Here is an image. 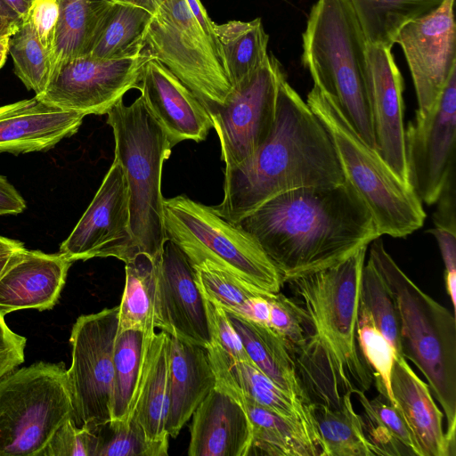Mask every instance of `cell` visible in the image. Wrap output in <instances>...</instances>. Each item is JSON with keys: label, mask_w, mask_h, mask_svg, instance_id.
I'll return each mask as SVG.
<instances>
[{"label": "cell", "mask_w": 456, "mask_h": 456, "mask_svg": "<svg viewBox=\"0 0 456 456\" xmlns=\"http://www.w3.org/2000/svg\"><path fill=\"white\" fill-rule=\"evenodd\" d=\"M94 436L87 427H77L73 418L53 434L39 456H93Z\"/></svg>", "instance_id": "cell-43"}, {"label": "cell", "mask_w": 456, "mask_h": 456, "mask_svg": "<svg viewBox=\"0 0 456 456\" xmlns=\"http://www.w3.org/2000/svg\"><path fill=\"white\" fill-rule=\"evenodd\" d=\"M152 14L129 4L113 3L108 10L87 55L122 59L139 55Z\"/></svg>", "instance_id": "cell-32"}, {"label": "cell", "mask_w": 456, "mask_h": 456, "mask_svg": "<svg viewBox=\"0 0 456 456\" xmlns=\"http://www.w3.org/2000/svg\"><path fill=\"white\" fill-rule=\"evenodd\" d=\"M169 396L166 431L175 438L208 394L216 378L208 349L170 337Z\"/></svg>", "instance_id": "cell-26"}, {"label": "cell", "mask_w": 456, "mask_h": 456, "mask_svg": "<svg viewBox=\"0 0 456 456\" xmlns=\"http://www.w3.org/2000/svg\"><path fill=\"white\" fill-rule=\"evenodd\" d=\"M391 49L366 43V89L375 150L391 170L409 184L404 149L403 79Z\"/></svg>", "instance_id": "cell-18"}, {"label": "cell", "mask_w": 456, "mask_h": 456, "mask_svg": "<svg viewBox=\"0 0 456 456\" xmlns=\"http://www.w3.org/2000/svg\"><path fill=\"white\" fill-rule=\"evenodd\" d=\"M73 414L62 362H39L8 372L0 379V456H39Z\"/></svg>", "instance_id": "cell-9"}, {"label": "cell", "mask_w": 456, "mask_h": 456, "mask_svg": "<svg viewBox=\"0 0 456 456\" xmlns=\"http://www.w3.org/2000/svg\"><path fill=\"white\" fill-rule=\"evenodd\" d=\"M205 299L212 333V342L216 343L233 359L250 362L227 312L217 304L206 297Z\"/></svg>", "instance_id": "cell-44"}, {"label": "cell", "mask_w": 456, "mask_h": 456, "mask_svg": "<svg viewBox=\"0 0 456 456\" xmlns=\"http://www.w3.org/2000/svg\"><path fill=\"white\" fill-rule=\"evenodd\" d=\"M193 17L210 41L222 51L218 37L216 34L214 23L200 0H185ZM223 53V52H222Z\"/></svg>", "instance_id": "cell-49"}, {"label": "cell", "mask_w": 456, "mask_h": 456, "mask_svg": "<svg viewBox=\"0 0 456 456\" xmlns=\"http://www.w3.org/2000/svg\"><path fill=\"white\" fill-rule=\"evenodd\" d=\"M143 51L159 61L205 104H222L233 87L225 61L185 0H158Z\"/></svg>", "instance_id": "cell-10"}, {"label": "cell", "mask_w": 456, "mask_h": 456, "mask_svg": "<svg viewBox=\"0 0 456 456\" xmlns=\"http://www.w3.org/2000/svg\"><path fill=\"white\" fill-rule=\"evenodd\" d=\"M107 117L114 135V159L121 164L128 184L133 237L140 253L159 259L167 240L162 168L172 147L141 96L130 105L119 101Z\"/></svg>", "instance_id": "cell-6"}, {"label": "cell", "mask_w": 456, "mask_h": 456, "mask_svg": "<svg viewBox=\"0 0 456 456\" xmlns=\"http://www.w3.org/2000/svg\"><path fill=\"white\" fill-rule=\"evenodd\" d=\"M455 140L456 69L432 110L416 111L404 128L408 182L421 202H437L453 176Z\"/></svg>", "instance_id": "cell-14"}, {"label": "cell", "mask_w": 456, "mask_h": 456, "mask_svg": "<svg viewBox=\"0 0 456 456\" xmlns=\"http://www.w3.org/2000/svg\"><path fill=\"white\" fill-rule=\"evenodd\" d=\"M159 259L138 253L125 263L126 282L118 305V333L156 328Z\"/></svg>", "instance_id": "cell-30"}, {"label": "cell", "mask_w": 456, "mask_h": 456, "mask_svg": "<svg viewBox=\"0 0 456 456\" xmlns=\"http://www.w3.org/2000/svg\"><path fill=\"white\" fill-rule=\"evenodd\" d=\"M190 456H248L251 427L241 403L216 384L192 414Z\"/></svg>", "instance_id": "cell-23"}, {"label": "cell", "mask_w": 456, "mask_h": 456, "mask_svg": "<svg viewBox=\"0 0 456 456\" xmlns=\"http://www.w3.org/2000/svg\"><path fill=\"white\" fill-rule=\"evenodd\" d=\"M366 40L349 0H316L302 34L301 62L375 150L366 89ZM376 151V150H375Z\"/></svg>", "instance_id": "cell-5"}, {"label": "cell", "mask_w": 456, "mask_h": 456, "mask_svg": "<svg viewBox=\"0 0 456 456\" xmlns=\"http://www.w3.org/2000/svg\"><path fill=\"white\" fill-rule=\"evenodd\" d=\"M224 390L241 403L248 418L251 444L248 456H320L297 426L243 394Z\"/></svg>", "instance_id": "cell-28"}, {"label": "cell", "mask_w": 456, "mask_h": 456, "mask_svg": "<svg viewBox=\"0 0 456 456\" xmlns=\"http://www.w3.org/2000/svg\"><path fill=\"white\" fill-rule=\"evenodd\" d=\"M227 314L249 361L275 385L312 405L300 382L292 346L269 326Z\"/></svg>", "instance_id": "cell-27"}, {"label": "cell", "mask_w": 456, "mask_h": 456, "mask_svg": "<svg viewBox=\"0 0 456 456\" xmlns=\"http://www.w3.org/2000/svg\"><path fill=\"white\" fill-rule=\"evenodd\" d=\"M21 17L4 0H0V37H10L20 28Z\"/></svg>", "instance_id": "cell-50"}, {"label": "cell", "mask_w": 456, "mask_h": 456, "mask_svg": "<svg viewBox=\"0 0 456 456\" xmlns=\"http://www.w3.org/2000/svg\"><path fill=\"white\" fill-rule=\"evenodd\" d=\"M72 263L60 252L46 254L25 248L16 252L0 275V314L52 308Z\"/></svg>", "instance_id": "cell-21"}, {"label": "cell", "mask_w": 456, "mask_h": 456, "mask_svg": "<svg viewBox=\"0 0 456 456\" xmlns=\"http://www.w3.org/2000/svg\"><path fill=\"white\" fill-rule=\"evenodd\" d=\"M232 87L248 79L266 59L269 36L261 18L214 23Z\"/></svg>", "instance_id": "cell-33"}, {"label": "cell", "mask_w": 456, "mask_h": 456, "mask_svg": "<svg viewBox=\"0 0 456 456\" xmlns=\"http://www.w3.org/2000/svg\"><path fill=\"white\" fill-rule=\"evenodd\" d=\"M354 395L362 410L360 417L364 435L376 456H422L406 423L383 395L373 399L361 391Z\"/></svg>", "instance_id": "cell-34"}, {"label": "cell", "mask_w": 456, "mask_h": 456, "mask_svg": "<svg viewBox=\"0 0 456 456\" xmlns=\"http://www.w3.org/2000/svg\"><path fill=\"white\" fill-rule=\"evenodd\" d=\"M369 259L388 286L400 318L401 354L422 373L446 419L445 435L456 448L455 314L419 288L385 248L370 242Z\"/></svg>", "instance_id": "cell-4"}, {"label": "cell", "mask_w": 456, "mask_h": 456, "mask_svg": "<svg viewBox=\"0 0 456 456\" xmlns=\"http://www.w3.org/2000/svg\"><path fill=\"white\" fill-rule=\"evenodd\" d=\"M86 116L37 96L0 107V152L45 151L77 133Z\"/></svg>", "instance_id": "cell-22"}, {"label": "cell", "mask_w": 456, "mask_h": 456, "mask_svg": "<svg viewBox=\"0 0 456 456\" xmlns=\"http://www.w3.org/2000/svg\"><path fill=\"white\" fill-rule=\"evenodd\" d=\"M352 395H346L338 409L313 406L322 441L321 456H376L364 435L360 414L354 411Z\"/></svg>", "instance_id": "cell-35"}, {"label": "cell", "mask_w": 456, "mask_h": 456, "mask_svg": "<svg viewBox=\"0 0 456 456\" xmlns=\"http://www.w3.org/2000/svg\"><path fill=\"white\" fill-rule=\"evenodd\" d=\"M437 241L444 265V275L456 274V236L455 230L435 227L428 231Z\"/></svg>", "instance_id": "cell-47"}, {"label": "cell", "mask_w": 456, "mask_h": 456, "mask_svg": "<svg viewBox=\"0 0 456 456\" xmlns=\"http://www.w3.org/2000/svg\"><path fill=\"white\" fill-rule=\"evenodd\" d=\"M268 294L270 293L259 294L251 299L246 319L262 325L269 326L270 305L266 298Z\"/></svg>", "instance_id": "cell-51"}, {"label": "cell", "mask_w": 456, "mask_h": 456, "mask_svg": "<svg viewBox=\"0 0 456 456\" xmlns=\"http://www.w3.org/2000/svg\"><path fill=\"white\" fill-rule=\"evenodd\" d=\"M306 103L330 134L345 179L367 205L380 235L404 238L422 227L421 200L358 135L335 102L314 85Z\"/></svg>", "instance_id": "cell-7"}, {"label": "cell", "mask_w": 456, "mask_h": 456, "mask_svg": "<svg viewBox=\"0 0 456 456\" xmlns=\"http://www.w3.org/2000/svg\"><path fill=\"white\" fill-rule=\"evenodd\" d=\"M167 239L174 241L193 267L225 272L264 293H278L281 278L256 240L212 206L185 195L163 198Z\"/></svg>", "instance_id": "cell-8"}, {"label": "cell", "mask_w": 456, "mask_h": 456, "mask_svg": "<svg viewBox=\"0 0 456 456\" xmlns=\"http://www.w3.org/2000/svg\"><path fill=\"white\" fill-rule=\"evenodd\" d=\"M266 298L270 305V328L287 341L292 349L299 346L305 336L301 306L281 292L270 293Z\"/></svg>", "instance_id": "cell-42"}, {"label": "cell", "mask_w": 456, "mask_h": 456, "mask_svg": "<svg viewBox=\"0 0 456 456\" xmlns=\"http://www.w3.org/2000/svg\"><path fill=\"white\" fill-rule=\"evenodd\" d=\"M367 44L393 47L407 23L436 10L443 0H349Z\"/></svg>", "instance_id": "cell-31"}, {"label": "cell", "mask_w": 456, "mask_h": 456, "mask_svg": "<svg viewBox=\"0 0 456 456\" xmlns=\"http://www.w3.org/2000/svg\"><path fill=\"white\" fill-rule=\"evenodd\" d=\"M118 330V305L79 316L69 342L72 361L67 377L77 427H94L111 419L113 354Z\"/></svg>", "instance_id": "cell-11"}, {"label": "cell", "mask_w": 456, "mask_h": 456, "mask_svg": "<svg viewBox=\"0 0 456 456\" xmlns=\"http://www.w3.org/2000/svg\"><path fill=\"white\" fill-rule=\"evenodd\" d=\"M59 252L72 262L111 256L124 263L140 253L130 228L128 184L118 161L114 159Z\"/></svg>", "instance_id": "cell-15"}, {"label": "cell", "mask_w": 456, "mask_h": 456, "mask_svg": "<svg viewBox=\"0 0 456 456\" xmlns=\"http://www.w3.org/2000/svg\"><path fill=\"white\" fill-rule=\"evenodd\" d=\"M58 1L53 69L64 61L89 53L103 19L114 3L110 0Z\"/></svg>", "instance_id": "cell-29"}, {"label": "cell", "mask_w": 456, "mask_h": 456, "mask_svg": "<svg viewBox=\"0 0 456 456\" xmlns=\"http://www.w3.org/2000/svg\"><path fill=\"white\" fill-rule=\"evenodd\" d=\"M194 269L198 286L204 297L227 313L247 318L251 299L259 294H266L221 270L208 265L196 266Z\"/></svg>", "instance_id": "cell-41"}, {"label": "cell", "mask_w": 456, "mask_h": 456, "mask_svg": "<svg viewBox=\"0 0 456 456\" xmlns=\"http://www.w3.org/2000/svg\"><path fill=\"white\" fill-rule=\"evenodd\" d=\"M26 203L17 190L0 175V216L21 213Z\"/></svg>", "instance_id": "cell-48"}, {"label": "cell", "mask_w": 456, "mask_h": 456, "mask_svg": "<svg viewBox=\"0 0 456 456\" xmlns=\"http://www.w3.org/2000/svg\"><path fill=\"white\" fill-rule=\"evenodd\" d=\"M345 180L330 134L284 75L268 138L248 159L225 167L224 197L212 208L238 224L278 194Z\"/></svg>", "instance_id": "cell-3"}, {"label": "cell", "mask_w": 456, "mask_h": 456, "mask_svg": "<svg viewBox=\"0 0 456 456\" xmlns=\"http://www.w3.org/2000/svg\"><path fill=\"white\" fill-rule=\"evenodd\" d=\"M23 248L20 241L0 236V275L13 255Z\"/></svg>", "instance_id": "cell-52"}, {"label": "cell", "mask_w": 456, "mask_h": 456, "mask_svg": "<svg viewBox=\"0 0 456 456\" xmlns=\"http://www.w3.org/2000/svg\"><path fill=\"white\" fill-rule=\"evenodd\" d=\"M114 3H124L142 7L153 14L158 9V0H110Z\"/></svg>", "instance_id": "cell-54"}, {"label": "cell", "mask_w": 456, "mask_h": 456, "mask_svg": "<svg viewBox=\"0 0 456 456\" xmlns=\"http://www.w3.org/2000/svg\"><path fill=\"white\" fill-rule=\"evenodd\" d=\"M284 75L279 61L268 54L248 79L233 87L224 103H204L226 167L248 159L268 138L275 120L279 84Z\"/></svg>", "instance_id": "cell-12"}, {"label": "cell", "mask_w": 456, "mask_h": 456, "mask_svg": "<svg viewBox=\"0 0 456 456\" xmlns=\"http://www.w3.org/2000/svg\"><path fill=\"white\" fill-rule=\"evenodd\" d=\"M144 51L122 59L78 56L61 62L52 71L45 91L36 95L61 109L85 116L103 115L131 89H140Z\"/></svg>", "instance_id": "cell-13"}, {"label": "cell", "mask_w": 456, "mask_h": 456, "mask_svg": "<svg viewBox=\"0 0 456 456\" xmlns=\"http://www.w3.org/2000/svg\"><path fill=\"white\" fill-rule=\"evenodd\" d=\"M23 20L27 17L35 0H4Z\"/></svg>", "instance_id": "cell-53"}, {"label": "cell", "mask_w": 456, "mask_h": 456, "mask_svg": "<svg viewBox=\"0 0 456 456\" xmlns=\"http://www.w3.org/2000/svg\"><path fill=\"white\" fill-rule=\"evenodd\" d=\"M216 385L243 394L297 426L321 456L322 441L313 405L275 385L251 362L233 359L216 343L207 348Z\"/></svg>", "instance_id": "cell-20"}, {"label": "cell", "mask_w": 456, "mask_h": 456, "mask_svg": "<svg viewBox=\"0 0 456 456\" xmlns=\"http://www.w3.org/2000/svg\"><path fill=\"white\" fill-rule=\"evenodd\" d=\"M9 37H0V69L4 64L7 53H9Z\"/></svg>", "instance_id": "cell-55"}, {"label": "cell", "mask_w": 456, "mask_h": 456, "mask_svg": "<svg viewBox=\"0 0 456 456\" xmlns=\"http://www.w3.org/2000/svg\"><path fill=\"white\" fill-rule=\"evenodd\" d=\"M144 332L127 330L118 333L113 354L114 387L110 419H126L143 366Z\"/></svg>", "instance_id": "cell-36"}, {"label": "cell", "mask_w": 456, "mask_h": 456, "mask_svg": "<svg viewBox=\"0 0 456 456\" xmlns=\"http://www.w3.org/2000/svg\"><path fill=\"white\" fill-rule=\"evenodd\" d=\"M359 303L369 311L377 329L401 356L396 303L385 280L369 258L362 272Z\"/></svg>", "instance_id": "cell-39"}, {"label": "cell", "mask_w": 456, "mask_h": 456, "mask_svg": "<svg viewBox=\"0 0 456 456\" xmlns=\"http://www.w3.org/2000/svg\"><path fill=\"white\" fill-rule=\"evenodd\" d=\"M238 224L256 240L283 284L335 265L381 236L346 180L278 194Z\"/></svg>", "instance_id": "cell-1"}, {"label": "cell", "mask_w": 456, "mask_h": 456, "mask_svg": "<svg viewBox=\"0 0 456 456\" xmlns=\"http://www.w3.org/2000/svg\"><path fill=\"white\" fill-rule=\"evenodd\" d=\"M89 428L94 436L93 456H166L168 453V447L151 441L134 419H110Z\"/></svg>", "instance_id": "cell-38"}, {"label": "cell", "mask_w": 456, "mask_h": 456, "mask_svg": "<svg viewBox=\"0 0 456 456\" xmlns=\"http://www.w3.org/2000/svg\"><path fill=\"white\" fill-rule=\"evenodd\" d=\"M454 0H443L430 13L404 25L397 33L413 81L417 112L436 106L451 74L456 69Z\"/></svg>", "instance_id": "cell-16"}, {"label": "cell", "mask_w": 456, "mask_h": 456, "mask_svg": "<svg viewBox=\"0 0 456 456\" xmlns=\"http://www.w3.org/2000/svg\"><path fill=\"white\" fill-rule=\"evenodd\" d=\"M144 330V357L142 376L126 419H135L147 437L168 447L166 419L169 396L170 335Z\"/></svg>", "instance_id": "cell-25"}, {"label": "cell", "mask_w": 456, "mask_h": 456, "mask_svg": "<svg viewBox=\"0 0 456 456\" xmlns=\"http://www.w3.org/2000/svg\"><path fill=\"white\" fill-rule=\"evenodd\" d=\"M391 390L397 410L422 456H452L444 428V413L436 405L428 385L412 370L403 356L394 362Z\"/></svg>", "instance_id": "cell-24"}, {"label": "cell", "mask_w": 456, "mask_h": 456, "mask_svg": "<svg viewBox=\"0 0 456 456\" xmlns=\"http://www.w3.org/2000/svg\"><path fill=\"white\" fill-rule=\"evenodd\" d=\"M139 90L172 148L183 141L202 142L213 128L203 102L159 61L144 63Z\"/></svg>", "instance_id": "cell-19"}, {"label": "cell", "mask_w": 456, "mask_h": 456, "mask_svg": "<svg viewBox=\"0 0 456 456\" xmlns=\"http://www.w3.org/2000/svg\"><path fill=\"white\" fill-rule=\"evenodd\" d=\"M43 46L52 54L59 19L58 0H35L27 15Z\"/></svg>", "instance_id": "cell-45"}, {"label": "cell", "mask_w": 456, "mask_h": 456, "mask_svg": "<svg viewBox=\"0 0 456 456\" xmlns=\"http://www.w3.org/2000/svg\"><path fill=\"white\" fill-rule=\"evenodd\" d=\"M26 338L16 334L0 314V379L24 362Z\"/></svg>", "instance_id": "cell-46"}, {"label": "cell", "mask_w": 456, "mask_h": 456, "mask_svg": "<svg viewBox=\"0 0 456 456\" xmlns=\"http://www.w3.org/2000/svg\"><path fill=\"white\" fill-rule=\"evenodd\" d=\"M357 338L360 349L371 369L379 394L395 407L391 390V374L395 361L400 356L377 329L369 311L359 303Z\"/></svg>", "instance_id": "cell-40"}, {"label": "cell", "mask_w": 456, "mask_h": 456, "mask_svg": "<svg viewBox=\"0 0 456 456\" xmlns=\"http://www.w3.org/2000/svg\"><path fill=\"white\" fill-rule=\"evenodd\" d=\"M155 327L205 348L213 341L206 299L198 286L195 269L168 239L159 264Z\"/></svg>", "instance_id": "cell-17"}, {"label": "cell", "mask_w": 456, "mask_h": 456, "mask_svg": "<svg viewBox=\"0 0 456 456\" xmlns=\"http://www.w3.org/2000/svg\"><path fill=\"white\" fill-rule=\"evenodd\" d=\"M9 53L14 72L28 90L41 94L53 70L52 54L43 46L28 17L9 37Z\"/></svg>", "instance_id": "cell-37"}, {"label": "cell", "mask_w": 456, "mask_h": 456, "mask_svg": "<svg viewBox=\"0 0 456 456\" xmlns=\"http://www.w3.org/2000/svg\"><path fill=\"white\" fill-rule=\"evenodd\" d=\"M368 246L340 263L289 281L303 311V343L293 349L297 371L313 406L341 407L346 395L374 383L357 338L359 291Z\"/></svg>", "instance_id": "cell-2"}]
</instances>
